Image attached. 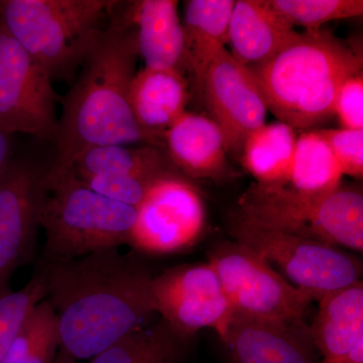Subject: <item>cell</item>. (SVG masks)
<instances>
[{
  "mask_svg": "<svg viewBox=\"0 0 363 363\" xmlns=\"http://www.w3.org/2000/svg\"><path fill=\"white\" fill-rule=\"evenodd\" d=\"M45 300L58 319L60 350L91 359L155 314L149 269L119 247L45 259Z\"/></svg>",
  "mask_w": 363,
  "mask_h": 363,
  "instance_id": "6da1fadb",
  "label": "cell"
},
{
  "mask_svg": "<svg viewBox=\"0 0 363 363\" xmlns=\"http://www.w3.org/2000/svg\"><path fill=\"white\" fill-rule=\"evenodd\" d=\"M116 2L108 23L83 63L80 77L63 100L55 140L56 157L47 169V184L63 176L73 160L89 147L149 145L130 104L140 57L135 35L117 13Z\"/></svg>",
  "mask_w": 363,
  "mask_h": 363,
  "instance_id": "7a4b0ae2",
  "label": "cell"
},
{
  "mask_svg": "<svg viewBox=\"0 0 363 363\" xmlns=\"http://www.w3.org/2000/svg\"><path fill=\"white\" fill-rule=\"evenodd\" d=\"M114 0H0V25L52 80H71Z\"/></svg>",
  "mask_w": 363,
  "mask_h": 363,
  "instance_id": "3957f363",
  "label": "cell"
},
{
  "mask_svg": "<svg viewBox=\"0 0 363 363\" xmlns=\"http://www.w3.org/2000/svg\"><path fill=\"white\" fill-rule=\"evenodd\" d=\"M234 216L252 225L293 234L354 252L363 250V194L341 185L322 197L288 187L255 183L243 193Z\"/></svg>",
  "mask_w": 363,
  "mask_h": 363,
  "instance_id": "277c9868",
  "label": "cell"
},
{
  "mask_svg": "<svg viewBox=\"0 0 363 363\" xmlns=\"http://www.w3.org/2000/svg\"><path fill=\"white\" fill-rule=\"evenodd\" d=\"M40 212L45 259H73L128 245L135 207L113 201L64 175L47 184Z\"/></svg>",
  "mask_w": 363,
  "mask_h": 363,
  "instance_id": "5b68a950",
  "label": "cell"
},
{
  "mask_svg": "<svg viewBox=\"0 0 363 363\" xmlns=\"http://www.w3.org/2000/svg\"><path fill=\"white\" fill-rule=\"evenodd\" d=\"M359 48L339 39L329 30L298 33L274 57L250 67L267 109L288 123L298 98L306 90L332 74L362 69Z\"/></svg>",
  "mask_w": 363,
  "mask_h": 363,
  "instance_id": "8992f818",
  "label": "cell"
},
{
  "mask_svg": "<svg viewBox=\"0 0 363 363\" xmlns=\"http://www.w3.org/2000/svg\"><path fill=\"white\" fill-rule=\"evenodd\" d=\"M209 262L220 279L233 316L302 324L313 294L286 281L269 262L238 242L215 248Z\"/></svg>",
  "mask_w": 363,
  "mask_h": 363,
  "instance_id": "52a82bcc",
  "label": "cell"
},
{
  "mask_svg": "<svg viewBox=\"0 0 363 363\" xmlns=\"http://www.w3.org/2000/svg\"><path fill=\"white\" fill-rule=\"evenodd\" d=\"M230 233L236 242L278 267L286 281L313 294L316 301L362 281V262L342 248L262 228L234 215Z\"/></svg>",
  "mask_w": 363,
  "mask_h": 363,
  "instance_id": "ba28073f",
  "label": "cell"
},
{
  "mask_svg": "<svg viewBox=\"0 0 363 363\" xmlns=\"http://www.w3.org/2000/svg\"><path fill=\"white\" fill-rule=\"evenodd\" d=\"M128 245L138 252L162 255L194 247L205 233L206 206L200 189L178 171L150 184L135 208Z\"/></svg>",
  "mask_w": 363,
  "mask_h": 363,
  "instance_id": "9c48e42d",
  "label": "cell"
},
{
  "mask_svg": "<svg viewBox=\"0 0 363 363\" xmlns=\"http://www.w3.org/2000/svg\"><path fill=\"white\" fill-rule=\"evenodd\" d=\"M155 313L181 337L190 340L202 329H213L224 341L233 311L213 266L184 264L152 277Z\"/></svg>",
  "mask_w": 363,
  "mask_h": 363,
  "instance_id": "30bf717a",
  "label": "cell"
},
{
  "mask_svg": "<svg viewBox=\"0 0 363 363\" xmlns=\"http://www.w3.org/2000/svg\"><path fill=\"white\" fill-rule=\"evenodd\" d=\"M52 79L0 25V130L56 140Z\"/></svg>",
  "mask_w": 363,
  "mask_h": 363,
  "instance_id": "8fae6325",
  "label": "cell"
},
{
  "mask_svg": "<svg viewBox=\"0 0 363 363\" xmlns=\"http://www.w3.org/2000/svg\"><path fill=\"white\" fill-rule=\"evenodd\" d=\"M47 192V169L33 162L13 159L0 176V297L33 257Z\"/></svg>",
  "mask_w": 363,
  "mask_h": 363,
  "instance_id": "7c38bea8",
  "label": "cell"
},
{
  "mask_svg": "<svg viewBox=\"0 0 363 363\" xmlns=\"http://www.w3.org/2000/svg\"><path fill=\"white\" fill-rule=\"evenodd\" d=\"M199 96L220 128L228 155L240 157L245 140L266 123L269 111L252 72L225 48L208 69Z\"/></svg>",
  "mask_w": 363,
  "mask_h": 363,
  "instance_id": "4fadbf2b",
  "label": "cell"
},
{
  "mask_svg": "<svg viewBox=\"0 0 363 363\" xmlns=\"http://www.w3.org/2000/svg\"><path fill=\"white\" fill-rule=\"evenodd\" d=\"M178 6L176 0L116 2L119 16L135 32L145 68L175 71L186 76L183 26Z\"/></svg>",
  "mask_w": 363,
  "mask_h": 363,
  "instance_id": "5bb4252c",
  "label": "cell"
},
{
  "mask_svg": "<svg viewBox=\"0 0 363 363\" xmlns=\"http://www.w3.org/2000/svg\"><path fill=\"white\" fill-rule=\"evenodd\" d=\"M223 343L233 363H317L310 327L233 316Z\"/></svg>",
  "mask_w": 363,
  "mask_h": 363,
  "instance_id": "9a60e30c",
  "label": "cell"
},
{
  "mask_svg": "<svg viewBox=\"0 0 363 363\" xmlns=\"http://www.w3.org/2000/svg\"><path fill=\"white\" fill-rule=\"evenodd\" d=\"M310 333L324 363H363V284L325 294Z\"/></svg>",
  "mask_w": 363,
  "mask_h": 363,
  "instance_id": "2e32d148",
  "label": "cell"
},
{
  "mask_svg": "<svg viewBox=\"0 0 363 363\" xmlns=\"http://www.w3.org/2000/svg\"><path fill=\"white\" fill-rule=\"evenodd\" d=\"M164 155L172 166L190 180L216 182L231 176L225 140L210 117L186 111L164 136Z\"/></svg>",
  "mask_w": 363,
  "mask_h": 363,
  "instance_id": "e0dca14e",
  "label": "cell"
},
{
  "mask_svg": "<svg viewBox=\"0 0 363 363\" xmlns=\"http://www.w3.org/2000/svg\"><path fill=\"white\" fill-rule=\"evenodd\" d=\"M191 96L190 82L179 72L136 71L130 85V108L150 145L162 150L164 135L187 111Z\"/></svg>",
  "mask_w": 363,
  "mask_h": 363,
  "instance_id": "ac0fdd59",
  "label": "cell"
},
{
  "mask_svg": "<svg viewBox=\"0 0 363 363\" xmlns=\"http://www.w3.org/2000/svg\"><path fill=\"white\" fill-rule=\"evenodd\" d=\"M298 35L267 0H238L229 20L227 44L231 56L250 68L271 59Z\"/></svg>",
  "mask_w": 363,
  "mask_h": 363,
  "instance_id": "d6986e66",
  "label": "cell"
},
{
  "mask_svg": "<svg viewBox=\"0 0 363 363\" xmlns=\"http://www.w3.org/2000/svg\"><path fill=\"white\" fill-rule=\"evenodd\" d=\"M233 0H189L182 21L186 76L200 95L210 65L225 49Z\"/></svg>",
  "mask_w": 363,
  "mask_h": 363,
  "instance_id": "ffe728a7",
  "label": "cell"
},
{
  "mask_svg": "<svg viewBox=\"0 0 363 363\" xmlns=\"http://www.w3.org/2000/svg\"><path fill=\"white\" fill-rule=\"evenodd\" d=\"M169 171L177 169L172 166L164 150L156 147L105 145L89 147L80 152L64 175L76 179L93 176H130L154 180Z\"/></svg>",
  "mask_w": 363,
  "mask_h": 363,
  "instance_id": "44dd1931",
  "label": "cell"
},
{
  "mask_svg": "<svg viewBox=\"0 0 363 363\" xmlns=\"http://www.w3.org/2000/svg\"><path fill=\"white\" fill-rule=\"evenodd\" d=\"M298 135L283 121L264 123L243 143L240 160L245 169L267 187H286L290 181Z\"/></svg>",
  "mask_w": 363,
  "mask_h": 363,
  "instance_id": "7402d4cb",
  "label": "cell"
},
{
  "mask_svg": "<svg viewBox=\"0 0 363 363\" xmlns=\"http://www.w3.org/2000/svg\"><path fill=\"white\" fill-rule=\"evenodd\" d=\"M189 343L161 318L133 329L88 363H182Z\"/></svg>",
  "mask_w": 363,
  "mask_h": 363,
  "instance_id": "603a6c76",
  "label": "cell"
},
{
  "mask_svg": "<svg viewBox=\"0 0 363 363\" xmlns=\"http://www.w3.org/2000/svg\"><path fill=\"white\" fill-rule=\"evenodd\" d=\"M342 178L338 162L319 131L298 135L288 187L300 194L322 197L340 187Z\"/></svg>",
  "mask_w": 363,
  "mask_h": 363,
  "instance_id": "cb8c5ba5",
  "label": "cell"
},
{
  "mask_svg": "<svg viewBox=\"0 0 363 363\" xmlns=\"http://www.w3.org/2000/svg\"><path fill=\"white\" fill-rule=\"evenodd\" d=\"M59 351L58 319L44 298L26 317L0 363H54Z\"/></svg>",
  "mask_w": 363,
  "mask_h": 363,
  "instance_id": "d4e9b609",
  "label": "cell"
},
{
  "mask_svg": "<svg viewBox=\"0 0 363 363\" xmlns=\"http://www.w3.org/2000/svg\"><path fill=\"white\" fill-rule=\"evenodd\" d=\"M272 9L293 28L305 32L321 30L330 21L357 18L363 13L362 0H267Z\"/></svg>",
  "mask_w": 363,
  "mask_h": 363,
  "instance_id": "484cf974",
  "label": "cell"
},
{
  "mask_svg": "<svg viewBox=\"0 0 363 363\" xmlns=\"http://www.w3.org/2000/svg\"><path fill=\"white\" fill-rule=\"evenodd\" d=\"M359 73H362V69L339 71L306 90L298 98L286 124L295 130H304L323 123L334 114L336 97L344 81Z\"/></svg>",
  "mask_w": 363,
  "mask_h": 363,
  "instance_id": "4316f807",
  "label": "cell"
},
{
  "mask_svg": "<svg viewBox=\"0 0 363 363\" xmlns=\"http://www.w3.org/2000/svg\"><path fill=\"white\" fill-rule=\"evenodd\" d=\"M45 284L38 272L20 291L0 297V362L4 360L26 317L45 298Z\"/></svg>",
  "mask_w": 363,
  "mask_h": 363,
  "instance_id": "83f0119b",
  "label": "cell"
},
{
  "mask_svg": "<svg viewBox=\"0 0 363 363\" xmlns=\"http://www.w3.org/2000/svg\"><path fill=\"white\" fill-rule=\"evenodd\" d=\"M338 162L343 176L359 179L363 176V130L330 128L320 130Z\"/></svg>",
  "mask_w": 363,
  "mask_h": 363,
  "instance_id": "f1b7e54d",
  "label": "cell"
},
{
  "mask_svg": "<svg viewBox=\"0 0 363 363\" xmlns=\"http://www.w3.org/2000/svg\"><path fill=\"white\" fill-rule=\"evenodd\" d=\"M77 180L98 194L136 208L142 202L150 184L156 179L149 180L130 176H93Z\"/></svg>",
  "mask_w": 363,
  "mask_h": 363,
  "instance_id": "f546056e",
  "label": "cell"
},
{
  "mask_svg": "<svg viewBox=\"0 0 363 363\" xmlns=\"http://www.w3.org/2000/svg\"><path fill=\"white\" fill-rule=\"evenodd\" d=\"M341 128L363 130V75L355 74L341 85L334 105Z\"/></svg>",
  "mask_w": 363,
  "mask_h": 363,
  "instance_id": "4dcf8cb0",
  "label": "cell"
},
{
  "mask_svg": "<svg viewBox=\"0 0 363 363\" xmlns=\"http://www.w3.org/2000/svg\"><path fill=\"white\" fill-rule=\"evenodd\" d=\"M11 135L0 130V176L6 171L11 159Z\"/></svg>",
  "mask_w": 363,
  "mask_h": 363,
  "instance_id": "1f68e13d",
  "label": "cell"
},
{
  "mask_svg": "<svg viewBox=\"0 0 363 363\" xmlns=\"http://www.w3.org/2000/svg\"><path fill=\"white\" fill-rule=\"evenodd\" d=\"M54 363H77L75 359L73 358L68 357V355L65 354V353L62 352L61 350L59 351L58 357H57L56 360H55Z\"/></svg>",
  "mask_w": 363,
  "mask_h": 363,
  "instance_id": "d6a6232c",
  "label": "cell"
},
{
  "mask_svg": "<svg viewBox=\"0 0 363 363\" xmlns=\"http://www.w3.org/2000/svg\"><path fill=\"white\" fill-rule=\"evenodd\" d=\"M321 363H324V362H321Z\"/></svg>",
  "mask_w": 363,
  "mask_h": 363,
  "instance_id": "836d02e7",
  "label": "cell"
}]
</instances>
